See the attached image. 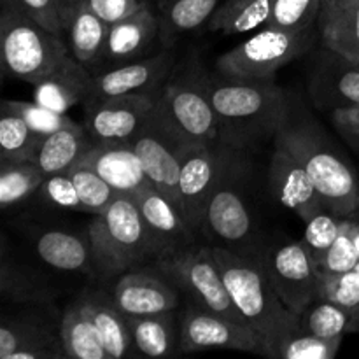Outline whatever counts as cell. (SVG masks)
Wrapping results in <instances>:
<instances>
[{"label":"cell","mask_w":359,"mask_h":359,"mask_svg":"<svg viewBox=\"0 0 359 359\" xmlns=\"http://www.w3.org/2000/svg\"><path fill=\"white\" fill-rule=\"evenodd\" d=\"M323 2H333V4H353V2H359V0H323Z\"/></svg>","instance_id":"f907efd6"},{"label":"cell","mask_w":359,"mask_h":359,"mask_svg":"<svg viewBox=\"0 0 359 359\" xmlns=\"http://www.w3.org/2000/svg\"><path fill=\"white\" fill-rule=\"evenodd\" d=\"M133 200L142 214L151 244L156 252V259L195 244V235L189 231L177 207L158 189H147Z\"/></svg>","instance_id":"44dd1931"},{"label":"cell","mask_w":359,"mask_h":359,"mask_svg":"<svg viewBox=\"0 0 359 359\" xmlns=\"http://www.w3.org/2000/svg\"><path fill=\"white\" fill-rule=\"evenodd\" d=\"M235 307L255 330L266 358H276L279 344L300 330V316L291 312L273 290L262 258L212 245Z\"/></svg>","instance_id":"7a4b0ae2"},{"label":"cell","mask_w":359,"mask_h":359,"mask_svg":"<svg viewBox=\"0 0 359 359\" xmlns=\"http://www.w3.org/2000/svg\"><path fill=\"white\" fill-rule=\"evenodd\" d=\"M354 270H356V272L359 273V263H358V266H356V269H354Z\"/></svg>","instance_id":"816d5d0a"},{"label":"cell","mask_w":359,"mask_h":359,"mask_svg":"<svg viewBox=\"0 0 359 359\" xmlns=\"http://www.w3.org/2000/svg\"><path fill=\"white\" fill-rule=\"evenodd\" d=\"M179 349L196 353L207 349H230L265 356L263 344L255 330L205 311L189 302L179 323Z\"/></svg>","instance_id":"8fae6325"},{"label":"cell","mask_w":359,"mask_h":359,"mask_svg":"<svg viewBox=\"0 0 359 359\" xmlns=\"http://www.w3.org/2000/svg\"><path fill=\"white\" fill-rule=\"evenodd\" d=\"M153 95H118L84 104L86 132L95 142H130L153 114Z\"/></svg>","instance_id":"4fadbf2b"},{"label":"cell","mask_w":359,"mask_h":359,"mask_svg":"<svg viewBox=\"0 0 359 359\" xmlns=\"http://www.w3.org/2000/svg\"><path fill=\"white\" fill-rule=\"evenodd\" d=\"M93 272L102 279H119L128 270L156 262L139 205L119 195L88 226Z\"/></svg>","instance_id":"277c9868"},{"label":"cell","mask_w":359,"mask_h":359,"mask_svg":"<svg viewBox=\"0 0 359 359\" xmlns=\"http://www.w3.org/2000/svg\"><path fill=\"white\" fill-rule=\"evenodd\" d=\"M156 46L161 48L160 18L146 4L132 16L109 25L107 41L98 62L109 63L112 69L154 55Z\"/></svg>","instance_id":"d6986e66"},{"label":"cell","mask_w":359,"mask_h":359,"mask_svg":"<svg viewBox=\"0 0 359 359\" xmlns=\"http://www.w3.org/2000/svg\"><path fill=\"white\" fill-rule=\"evenodd\" d=\"M151 118L182 144H219V123L203 77L195 67L158 91Z\"/></svg>","instance_id":"8992f818"},{"label":"cell","mask_w":359,"mask_h":359,"mask_svg":"<svg viewBox=\"0 0 359 359\" xmlns=\"http://www.w3.org/2000/svg\"><path fill=\"white\" fill-rule=\"evenodd\" d=\"M323 0H273L266 27L300 32L318 25Z\"/></svg>","instance_id":"ab89813d"},{"label":"cell","mask_w":359,"mask_h":359,"mask_svg":"<svg viewBox=\"0 0 359 359\" xmlns=\"http://www.w3.org/2000/svg\"><path fill=\"white\" fill-rule=\"evenodd\" d=\"M0 293L4 300L27 307H51L53 291L30 270L11 263L4 255L0 269Z\"/></svg>","instance_id":"d6a6232c"},{"label":"cell","mask_w":359,"mask_h":359,"mask_svg":"<svg viewBox=\"0 0 359 359\" xmlns=\"http://www.w3.org/2000/svg\"><path fill=\"white\" fill-rule=\"evenodd\" d=\"M93 90V74L72 55L67 56L51 74L34 84V100L58 112L86 104Z\"/></svg>","instance_id":"603a6c76"},{"label":"cell","mask_w":359,"mask_h":359,"mask_svg":"<svg viewBox=\"0 0 359 359\" xmlns=\"http://www.w3.org/2000/svg\"><path fill=\"white\" fill-rule=\"evenodd\" d=\"M37 255L53 269L76 272V270L93 269L90 241L62 230H49L37 238Z\"/></svg>","instance_id":"1f68e13d"},{"label":"cell","mask_w":359,"mask_h":359,"mask_svg":"<svg viewBox=\"0 0 359 359\" xmlns=\"http://www.w3.org/2000/svg\"><path fill=\"white\" fill-rule=\"evenodd\" d=\"M309 93L312 102L326 111L359 105V65L328 49L312 74Z\"/></svg>","instance_id":"7402d4cb"},{"label":"cell","mask_w":359,"mask_h":359,"mask_svg":"<svg viewBox=\"0 0 359 359\" xmlns=\"http://www.w3.org/2000/svg\"><path fill=\"white\" fill-rule=\"evenodd\" d=\"M312 28L300 32L265 27L259 34L221 55L217 72L237 79H276V72L304 55L312 44Z\"/></svg>","instance_id":"ba28073f"},{"label":"cell","mask_w":359,"mask_h":359,"mask_svg":"<svg viewBox=\"0 0 359 359\" xmlns=\"http://www.w3.org/2000/svg\"><path fill=\"white\" fill-rule=\"evenodd\" d=\"M228 168L207 202L200 231H203L207 237L212 235L219 238L223 244L237 245L251 238L252 219L241 193L231 184Z\"/></svg>","instance_id":"ffe728a7"},{"label":"cell","mask_w":359,"mask_h":359,"mask_svg":"<svg viewBox=\"0 0 359 359\" xmlns=\"http://www.w3.org/2000/svg\"><path fill=\"white\" fill-rule=\"evenodd\" d=\"M48 175L34 160L14 165H0V205L4 209L35 195Z\"/></svg>","instance_id":"d590c367"},{"label":"cell","mask_w":359,"mask_h":359,"mask_svg":"<svg viewBox=\"0 0 359 359\" xmlns=\"http://www.w3.org/2000/svg\"><path fill=\"white\" fill-rule=\"evenodd\" d=\"M130 142L139 154L153 188L167 196L179 209L181 207L179 177H181L182 156L191 144H182L168 135L153 118H149L146 126Z\"/></svg>","instance_id":"5bb4252c"},{"label":"cell","mask_w":359,"mask_h":359,"mask_svg":"<svg viewBox=\"0 0 359 359\" xmlns=\"http://www.w3.org/2000/svg\"><path fill=\"white\" fill-rule=\"evenodd\" d=\"M2 2L11 4L21 13L27 14L28 18L44 27L51 34L58 37H65V25H63L62 9H60L58 0H2Z\"/></svg>","instance_id":"f6af8a7d"},{"label":"cell","mask_w":359,"mask_h":359,"mask_svg":"<svg viewBox=\"0 0 359 359\" xmlns=\"http://www.w3.org/2000/svg\"><path fill=\"white\" fill-rule=\"evenodd\" d=\"M262 259L273 290L291 312L300 316L319 297L321 270L304 238L280 245Z\"/></svg>","instance_id":"30bf717a"},{"label":"cell","mask_w":359,"mask_h":359,"mask_svg":"<svg viewBox=\"0 0 359 359\" xmlns=\"http://www.w3.org/2000/svg\"><path fill=\"white\" fill-rule=\"evenodd\" d=\"M0 44L7 76L30 84L44 79L70 55L69 42L7 2L0 14Z\"/></svg>","instance_id":"5b68a950"},{"label":"cell","mask_w":359,"mask_h":359,"mask_svg":"<svg viewBox=\"0 0 359 359\" xmlns=\"http://www.w3.org/2000/svg\"><path fill=\"white\" fill-rule=\"evenodd\" d=\"M307 168L312 184L321 195L326 210L339 217L359 216V181L353 168L330 146L325 133L312 119L290 118L277 133Z\"/></svg>","instance_id":"3957f363"},{"label":"cell","mask_w":359,"mask_h":359,"mask_svg":"<svg viewBox=\"0 0 359 359\" xmlns=\"http://www.w3.org/2000/svg\"><path fill=\"white\" fill-rule=\"evenodd\" d=\"M319 297L346 309L353 316V333H359V273L319 272Z\"/></svg>","instance_id":"8d00e7d4"},{"label":"cell","mask_w":359,"mask_h":359,"mask_svg":"<svg viewBox=\"0 0 359 359\" xmlns=\"http://www.w3.org/2000/svg\"><path fill=\"white\" fill-rule=\"evenodd\" d=\"M346 219L347 217H339L337 214L325 209L305 223L304 242L307 244L312 256H314L318 266L323 256L326 255V251L332 248V244L342 231Z\"/></svg>","instance_id":"b9f144b4"},{"label":"cell","mask_w":359,"mask_h":359,"mask_svg":"<svg viewBox=\"0 0 359 359\" xmlns=\"http://www.w3.org/2000/svg\"><path fill=\"white\" fill-rule=\"evenodd\" d=\"M272 6L273 0H223L207 21V30L233 37L266 27Z\"/></svg>","instance_id":"f546056e"},{"label":"cell","mask_w":359,"mask_h":359,"mask_svg":"<svg viewBox=\"0 0 359 359\" xmlns=\"http://www.w3.org/2000/svg\"><path fill=\"white\" fill-rule=\"evenodd\" d=\"M133 344L142 356L165 358L179 347V330L175 328L174 311L147 316H126Z\"/></svg>","instance_id":"f1b7e54d"},{"label":"cell","mask_w":359,"mask_h":359,"mask_svg":"<svg viewBox=\"0 0 359 359\" xmlns=\"http://www.w3.org/2000/svg\"><path fill=\"white\" fill-rule=\"evenodd\" d=\"M219 123V144L242 151L276 139L287 125L291 107L276 79H237L202 72Z\"/></svg>","instance_id":"6da1fadb"},{"label":"cell","mask_w":359,"mask_h":359,"mask_svg":"<svg viewBox=\"0 0 359 359\" xmlns=\"http://www.w3.org/2000/svg\"><path fill=\"white\" fill-rule=\"evenodd\" d=\"M42 309L4 316L0 323V359L67 358L60 323L49 319Z\"/></svg>","instance_id":"7c38bea8"},{"label":"cell","mask_w":359,"mask_h":359,"mask_svg":"<svg viewBox=\"0 0 359 359\" xmlns=\"http://www.w3.org/2000/svg\"><path fill=\"white\" fill-rule=\"evenodd\" d=\"M223 0H161L160 41L161 48L174 49L179 39L209 21Z\"/></svg>","instance_id":"4316f807"},{"label":"cell","mask_w":359,"mask_h":359,"mask_svg":"<svg viewBox=\"0 0 359 359\" xmlns=\"http://www.w3.org/2000/svg\"><path fill=\"white\" fill-rule=\"evenodd\" d=\"M300 330L323 339H339L353 333V316L340 305L318 297L300 314Z\"/></svg>","instance_id":"e575fe53"},{"label":"cell","mask_w":359,"mask_h":359,"mask_svg":"<svg viewBox=\"0 0 359 359\" xmlns=\"http://www.w3.org/2000/svg\"><path fill=\"white\" fill-rule=\"evenodd\" d=\"M86 7H90L100 20L107 25H114L125 18L149 4L147 0H83Z\"/></svg>","instance_id":"bcb514c9"},{"label":"cell","mask_w":359,"mask_h":359,"mask_svg":"<svg viewBox=\"0 0 359 359\" xmlns=\"http://www.w3.org/2000/svg\"><path fill=\"white\" fill-rule=\"evenodd\" d=\"M93 144L95 140L86 132L84 125L79 128L60 130L44 137L34 161L46 175L63 174L72 170Z\"/></svg>","instance_id":"484cf974"},{"label":"cell","mask_w":359,"mask_h":359,"mask_svg":"<svg viewBox=\"0 0 359 359\" xmlns=\"http://www.w3.org/2000/svg\"><path fill=\"white\" fill-rule=\"evenodd\" d=\"M60 335L67 358L109 359L97 326L77 300L70 304L60 318Z\"/></svg>","instance_id":"4dcf8cb0"},{"label":"cell","mask_w":359,"mask_h":359,"mask_svg":"<svg viewBox=\"0 0 359 359\" xmlns=\"http://www.w3.org/2000/svg\"><path fill=\"white\" fill-rule=\"evenodd\" d=\"M77 165L97 172L118 195L137 198L153 188L132 142H95Z\"/></svg>","instance_id":"ac0fdd59"},{"label":"cell","mask_w":359,"mask_h":359,"mask_svg":"<svg viewBox=\"0 0 359 359\" xmlns=\"http://www.w3.org/2000/svg\"><path fill=\"white\" fill-rule=\"evenodd\" d=\"M58 2H60V9H62L63 25H65V28H67V23H69L70 16H72L74 11L81 6V2H83V0H58Z\"/></svg>","instance_id":"c3c4849f"},{"label":"cell","mask_w":359,"mask_h":359,"mask_svg":"<svg viewBox=\"0 0 359 359\" xmlns=\"http://www.w3.org/2000/svg\"><path fill=\"white\" fill-rule=\"evenodd\" d=\"M332 119L340 135L359 149V105L332 111Z\"/></svg>","instance_id":"7dc6e473"},{"label":"cell","mask_w":359,"mask_h":359,"mask_svg":"<svg viewBox=\"0 0 359 359\" xmlns=\"http://www.w3.org/2000/svg\"><path fill=\"white\" fill-rule=\"evenodd\" d=\"M69 174L76 184L86 212L98 216L119 196L118 191L107 181H104L97 172L84 165H76Z\"/></svg>","instance_id":"74e56055"},{"label":"cell","mask_w":359,"mask_h":359,"mask_svg":"<svg viewBox=\"0 0 359 359\" xmlns=\"http://www.w3.org/2000/svg\"><path fill=\"white\" fill-rule=\"evenodd\" d=\"M351 224H353V219L347 217L337 241L333 242L332 248L326 251V255L319 262V270L330 273H346L356 269L359 256L356 248H354L353 237H351Z\"/></svg>","instance_id":"7bdbcfd3"},{"label":"cell","mask_w":359,"mask_h":359,"mask_svg":"<svg viewBox=\"0 0 359 359\" xmlns=\"http://www.w3.org/2000/svg\"><path fill=\"white\" fill-rule=\"evenodd\" d=\"M77 302L83 305L93 325L97 326L102 346L109 359L139 356V351L133 344L128 318L116 305L114 298L105 294L104 291H84Z\"/></svg>","instance_id":"cb8c5ba5"},{"label":"cell","mask_w":359,"mask_h":359,"mask_svg":"<svg viewBox=\"0 0 359 359\" xmlns=\"http://www.w3.org/2000/svg\"><path fill=\"white\" fill-rule=\"evenodd\" d=\"M344 337L323 339L302 330L291 333L279 344L276 351L277 359H333L339 354Z\"/></svg>","instance_id":"f35d334b"},{"label":"cell","mask_w":359,"mask_h":359,"mask_svg":"<svg viewBox=\"0 0 359 359\" xmlns=\"http://www.w3.org/2000/svg\"><path fill=\"white\" fill-rule=\"evenodd\" d=\"M116 305L126 316H147L174 311L179 305V287L156 266L128 270L112 290Z\"/></svg>","instance_id":"e0dca14e"},{"label":"cell","mask_w":359,"mask_h":359,"mask_svg":"<svg viewBox=\"0 0 359 359\" xmlns=\"http://www.w3.org/2000/svg\"><path fill=\"white\" fill-rule=\"evenodd\" d=\"M37 195L41 196L44 202H48L51 207L86 212L83 202H81L79 198V193H77L76 189V184H74L69 172L48 175V177L44 179V182L41 184V188L37 189Z\"/></svg>","instance_id":"ee69618b"},{"label":"cell","mask_w":359,"mask_h":359,"mask_svg":"<svg viewBox=\"0 0 359 359\" xmlns=\"http://www.w3.org/2000/svg\"><path fill=\"white\" fill-rule=\"evenodd\" d=\"M237 153L221 144H191L186 149L179 177V210L195 237L202 230L207 202Z\"/></svg>","instance_id":"9c48e42d"},{"label":"cell","mask_w":359,"mask_h":359,"mask_svg":"<svg viewBox=\"0 0 359 359\" xmlns=\"http://www.w3.org/2000/svg\"><path fill=\"white\" fill-rule=\"evenodd\" d=\"M65 32L70 55L77 62L84 63L88 69L97 65L107 41L109 25L81 2V6L70 16Z\"/></svg>","instance_id":"83f0119b"},{"label":"cell","mask_w":359,"mask_h":359,"mask_svg":"<svg viewBox=\"0 0 359 359\" xmlns=\"http://www.w3.org/2000/svg\"><path fill=\"white\" fill-rule=\"evenodd\" d=\"M175 69L174 49H160L154 55L137 62L112 67L93 74L91 100L118 97V95H153L156 97Z\"/></svg>","instance_id":"9a60e30c"},{"label":"cell","mask_w":359,"mask_h":359,"mask_svg":"<svg viewBox=\"0 0 359 359\" xmlns=\"http://www.w3.org/2000/svg\"><path fill=\"white\" fill-rule=\"evenodd\" d=\"M2 109L20 114L25 121L28 123L30 128L41 135H51V133L60 132L65 128H79L77 121L65 114V112L53 111L46 105L37 104V102H20V100H4Z\"/></svg>","instance_id":"60d3db41"},{"label":"cell","mask_w":359,"mask_h":359,"mask_svg":"<svg viewBox=\"0 0 359 359\" xmlns=\"http://www.w3.org/2000/svg\"><path fill=\"white\" fill-rule=\"evenodd\" d=\"M351 237H353L354 248H356V252L359 256V223H354V221L351 224Z\"/></svg>","instance_id":"681fc988"},{"label":"cell","mask_w":359,"mask_h":359,"mask_svg":"<svg viewBox=\"0 0 359 359\" xmlns=\"http://www.w3.org/2000/svg\"><path fill=\"white\" fill-rule=\"evenodd\" d=\"M153 265L170 283H174L179 291L188 294L189 302L230 321L249 326L228 293L223 273L214 258L212 248L191 244L170 255L161 256Z\"/></svg>","instance_id":"52a82bcc"},{"label":"cell","mask_w":359,"mask_h":359,"mask_svg":"<svg viewBox=\"0 0 359 359\" xmlns=\"http://www.w3.org/2000/svg\"><path fill=\"white\" fill-rule=\"evenodd\" d=\"M318 28L330 51L359 63V2H323Z\"/></svg>","instance_id":"d4e9b609"},{"label":"cell","mask_w":359,"mask_h":359,"mask_svg":"<svg viewBox=\"0 0 359 359\" xmlns=\"http://www.w3.org/2000/svg\"><path fill=\"white\" fill-rule=\"evenodd\" d=\"M356 65H359V63H356Z\"/></svg>","instance_id":"f5cc1de1"},{"label":"cell","mask_w":359,"mask_h":359,"mask_svg":"<svg viewBox=\"0 0 359 359\" xmlns=\"http://www.w3.org/2000/svg\"><path fill=\"white\" fill-rule=\"evenodd\" d=\"M44 135L35 132L16 112L2 109L0 116V165L35 160Z\"/></svg>","instance_id":"836d02e7"},{"label":"cell","mask_w":359,"mask_h":359,"mask_svg":"<svg viewBox=\"0 0 359 359\" xmlns=\"http://www.w3.org/2000/svg\"><path fill=\"white\" fill-rule=\"evenodd\" d=\"M269 179L276 198L286 209L297 212L305 223L326 209L321 195L309 177L307 168L279 139H276V147L270 160Z\"/></svg>","instance_id":"2e32d148"}]
</instances>
